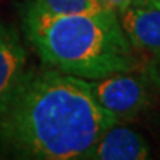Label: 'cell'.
Listing matches in <instances>:
<instances>
[{
    "label": "cell",
    "instance_id": "6da1fadb",
    "mask_svg": "<svg viewBox=\"0 0 160 160\" xmlns=\"http://www.w3.org/2000/svg\"><path fill=\"white\" fill-rule=\"evenodd\" d=\"M117 120L98 102L89 80L58 70H28L0 110V154L73 160Z\"/></svg>",
    "mask_w": 160,
    "mask_h": 160
},
{
    "label": "cell",
    "instance_id": "7a4b0ae2",
    "mask_svg": "<svg viewBox=\"0 0 160 160\" xmlns=\"http://www.w3.org/2000/svg\"><path fill=\"white\" fill-rule=\"evenodd\" d=\"M21 22L42 62L61 73L97 80L138 67L135 48L113 9L52 15L24 5Z\"/></svg>",
    "mask_w": 160,
    "mask_h": 160
},
{
    "label": "cell",
    "instance_id": "3957f363",
    "mask_svg": "<svg viewBox=\"0 0 160 160\" xmlns=\"http://www.w3.org/2000/svg\"><path fill=\"white\" fill-rule=\"evenodd\" d=\"M89 83L95 99L119 123L137 117L151 105V82L147 74L125 71Z\"/></svg>",
    "mask_w": 160,
    "mask_h": 160
},
{
    "label": "cell",
    "instance_id": "277c9868",
    "mask_svg": "<svg viewBox=\"0 0 160 160\" xmlns=\"http://www.w3.org/2000/svg\"><path fill=\"white\" fill-rule=\"evenodd\" d=\"M151 150L147 139L129 126L116 123L83 156L85 160H145Z\"/></svg>",
    "mask_w": 160,
    "mask_h": 160
},
{
    "label": "cell",
    "instance_id": "5b68a950",
    "mask_svg": "<svg viewBox=\"0 0 160 160\" xmlns=\"http://www.w3.org/2000/svg\"><path fill=\"white\" fill-rule=\"evenodd\" d=\"M25 64L27 52L18 30L0 19V110L27 73Z\"/></svg>",
    "mask_w": 160,
    "mask_h": 160
},
{
    "label": "cell",
    "instance_id": "8992f818",
    "mask_svg": "<svg viewBox=\"0 0 160 160\" xmlns=\"http://www.w3.org/2000/svg\"><path fill=\"white\" fill-rule=\"evenodd\" d=\"M126 37L135 49L160 53V8L132 3L117 12Z\"/></svg>",
    "mask_w": 160,
    "mask_h": 160
},
{
    "label": "cell",
    "instance_id": "52a82bcc",
    "mask_svg": "<svg viewBox=\"0 0 160 160\" xmlns=\"http://www.w3.org/2000/svg\"><path fill=\"white\" fill-rule=\"evenodd\" d=\"M25 6L52 15H71V13H92L108 9L98 0H27Z\"/></svg>",
    "mask_w": 160,
    "mask_h": 160
},
{
    "label": "cell",
    "instance_id": "ba28073f",
    "mask_svg": "<svg viewBox=\"0 0 160 160\" xmlns=\"http://www.w3.org/2000/svg\"><path fill=\"white\" fill-rule=\"evenodd\" d=\"M145 74L148 76L151 85L160 93V53L151 55V59L147 62V67H145Z\"/></svg>",
    "mask_w": 160,
    "mask_h": 160
},
{
    "label": "cell",
    "instance_id": "9c48e42d",
    "mask_svg": "<svg viewBox=\"0 0 160 160\" xmlns=\"http://www.w3.org/2000/svg\"><path fill=\"white\" fill-rule=\"evenodd\" d=\"M99 3L105 8H108V9H113V11L119 12L122 9H125L126 6L132 5L135 0H98Z\"/></svg>",
    "mask_w": 160,
    "mask_h": 160
},
{
    "label": "cell",
    "instance_id": "30bf717a",
    "mask_svg": "<svg viewBox=\"0 0 160 160\" xmlns=\"http://www.w3.org/2000/svg\"><path fill=\"white\" fill-rule=\"evenodd\" d=\"M133 3H139V5H150V6L160 8V0H135Z\"/></svg>",
    "mask_w": 160,
    "mask_h": 160
}]
</instances>
